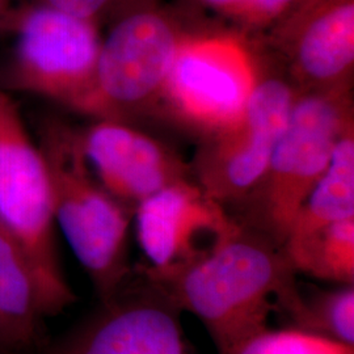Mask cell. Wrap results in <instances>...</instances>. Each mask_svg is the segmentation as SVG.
<instances>
[{"label":"cell","mask_w":354,"mask_h":354,"mask_svg":"<svg viewBox=\"0 0 354 354\" xmlns=\"http://www.w3.org/2000/svg\"><path fill=\"white\" fill-rule=\"evenodd\" d=\"M346 218H354V127L337 142L328 168L295 215L286 241Z\"/></svg>","instance_id":"cell-14"},{"label":"cell","mask_w":354,"mask_h":354,"mask_svg":"<svg viewBox=\"0 0 354 354\" xmlns=\"http://www.w3.org/2000/svg\"><path fill=\"white\" fill-rule=\"evenodd\" d=\"M203 24L177 6L131 0L104 24L93 84L82 114L136 121L159 113L165 82L183 41Z\"/></svg>","instance_id":"cell-3"},{"label":"cell","mask_w":354,"mask_h":354,"mask_svg":"<svg viewBox=\"0 0 354 354\" xmlns=\"http://www.w3.org/2000/svg\"><path fill=\"white\" fill-rule=\"evenodd\" d=\"M140 248L153 268L184 266L212 252L241 223L194 180L156 192L137 205Z\"/></svg>","instance_id":"cell-11"},{"label":"cell","mask_w":354,"mask_h":354,"mask_svg":"<svg viewBox=\"0 0 354 354\" xmlns=\"http://www.w3.org/2000/svg\"><path fill=\"white\" fill-rule=\"evenodd\" d=\"M180 314L133 272L121 290L35 354H188Z\"/></svg>","instance_id":"cell-10"},{"label":"cell","mask_w":354,"mask_h":354,"mask_svg":"<svg viewBox=\"0 0 354 354\" xmlns=\"http://www.w3.org/2000/svg\"><path fill=\"white\" fill-rule=\"evenodd\" d=\"M134 272L178 311L198 317L218 352L268 328L272 299L282 308L301 292L283 250L243 225L198 260Z\"/></svg>","instance_id":"cell-1"},{"label":"cell","mask_w":354,"mask_h":354,"mask_svg":"<svg viewBox=\"0 0 354 354\" xmlns=\"http://www.w3.org/2000/svg\"><path fill=\"white\" fill-rule=\"evenodd\" d=\"M251 41L257 80L248 104L235 122L201 138L190 163L193 180L227 210L264 175L298 95L281 66Z\"/></svg>","instance_id":"cell-8"},{"label":"cell","mask_w":354,"mask_h":354,"mask_svg":"<svg viewBox=\"0 0 354 354\" xmlns=\"http://www.w3.org/2000/svg\"><path fill=\"white\" fill-rule=\"evenodd\" d=\"M45 319L30 264L0 225V353H36L49 339Z\"/></svg>","instance_id":"cell-13"},{"label":"cell","mask_w":354,"mask_h":354,"mask_svg":"<svg viewBox=\"0 0 354 354\" xmlns=\"http://www.w3.org/2000/svg\"><path fill=\"white\" fill-rule=\"evenodd\" d=\"M93 21L100 26L131 0H32Z\"/></svg>","instance_id":"cell-19"},{"label":"cell","mask_w":354,"mask_h":354,"mask_svg":"<svg viewBox=\"0 0 354 354\" xmlns=\"http://www.w3.org/2000/svg\"><path fill=\"white\" fill-rule=\"evenodd\" d=\"M0 225L30 264L45 317H57L75 304L57 248L48 165L10 92L1 87Z\"/></svg>","instance_id":"cell-5"},{"label":"cell","mask_w":354,"mask_h":354,"mask_svg":"<svg viewBox=\"0 0 354 354\" xmlns=\"http://www.w3.org/2000/svg\"><path fill=\"white\" fill-rule=\"evenodd\" d=\"M26 0H0V38L6 37Z\"/></svg>","instance_id":"cell-20"},{"label":"cell","mask_w":354,"mask_h":354,"mask_svg":"<svg viewBox=\"0 0 354 354\" xmlns=\"http://www.w3.org/2000/svg\"><path fill=\"white\" fill-rule=\"evenodd\" d=\"M282 250L297 273L354 285V218L289 239Z\"/></svg>","instance_id":"cell-15"},{"label":"cell","mask_w":354,"mask_h":354,"mask_svg":"<svg viewBox=\"0 0 354 354\" xmlns=\"http://www.w3.org/2000/svg\"><path fill=\"white\" fill-rule=\"evenodd\" d=\"M36 140L50 176L55 225L99 299L106 301L133 277L127 241L134 212L92 174L79 145L77 127L48 115L38 121Z\"/></svg>","instance_id":"cell-2"},{"label":"cell","mask_w":354,"mask_h":354,"mask_svg":"<svg viewBox=\"0 0 354 354\" xmlns=\"http://www.w3.org/2000/svg\"><path fill=\"white\" fill-rule=\"evenodd\" d=\"M354 127L353 91L298 93L266 172L232 216L283 247L294 218Z\"/></svg>","instance_id":"cell-4"},{"label":"cell","mask_w":354,"mask_h":354,"mask_svg":"<svg viewBox=\"0 0 354 354\" xmlns=\"http://www.w3.org/2000/svg\"><path fill=\"white\" fill-rule=\"evenodd\" d=\"M256 80L250 38L218 24L197 26L177 51L159 113L203 138L241 117Z\"/></svg>","instance_id":"cell-7"},{"label":"cell","mask_w":354,"mask_h":354,"mask_svg":"<svg viewBox=\"0 0 354 354\" xmlns=\"http://www.w3.org/2000/svg\"><path fill=\"white\" fill-rule=\"evenodd\" d=\"M0 354H1V353H0Z\"/></svg>","instance_id":"cell-21"},{"label":"cell","mask_w":354,"mask_h":354,"mask_svg":"<svg viewBox=\"0 0 354 354\" xmlns=\"http://www.w3.org/2000/svg\"><path fill=\"white\" fill-rule=\"evenodd\" d=\"M290 317L292 328L354 345V288L320 291L310 297L302 292L282 310Z\"/></svg>","instance_id":"cell-16"},{"label":"cell","mask_w":354,"mask_h":354,"mask_svg":"<svg viewBox=\"0 0 354 354\" xmlns=\"http://www.w3.org/2000/svg\"><path fill=\"white\" fill-rule=\"evenodd\" d=\"M251 39L272 55L298 93L353 87L354 0H301Z\"/></svg>","instance_id":"cell-9"},{"label":"cell","mask_w":354,"mask_h":354,"mask_svg":"<svg viewBox=\"0 0 354 354\" xmlns=\"http://www.w3.org/2000/svg\"><path fill=\"white\" fill-rule=\"evenodd\" d=\"M77 138L97 181L133 212L156 192L193 180L190 165L136 125L93 120L77 127Z\"/></svg>","instance_id":"cell-12"},{"label":"cell","mask_w":354,"mask_h":354,"mask_svg":"<svg viewBox=\"0 0 354 354\" xmlns=\"http://www.w3.org/2000/svg\"><path fill=\"white\" fill-rule=\"evenodd\" d=\"M6 37L0 87L33 95L82 113L102 45V26L46 4L26 0Z\"/></svg>","instance_id":"cell-6"},{"label":"cell","mask_w":354,"mask_h":354,"mask_svg":"<svg viewBox=\"0 0 354 354\" xmlns=\"http://www.w3.org/2000/svg\"><path fill=\"white\" fill-rule=\"evenodd\" d=\"M301 0H181L177 7L197 20L215 23L248 38L266 33Z\"/></svg>","instance_id":"cell-17"},{"label":"cell","mask_w":354,"mask_h":354,"mask_svg":"<svg viewBox=\"0 0 354 354\" xmlns=\"http://www.w3.org/2000/svg\"><path fill=\"white\" fill-rule=\"evenodd\" d=\"M219 354H354V345L290 328H266Z\"/></svg>","instance_id":"cell-18"}]
</instances>
